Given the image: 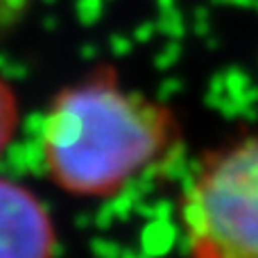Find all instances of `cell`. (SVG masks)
I'll return each mask as SVG.
<instances>
[{"instance_id": "6da1fadb", "label": "cell", "mask_w": 258, "mask_h": 258, "mask_svg": "<svg viewBox=\"0 0 258 258\" xmlns=\"http://www.w3.org/2000/svg\"><path fill=\"white\" fill-rule=\"evenodd\" d=\"M39 147L59 190L102 202L179 154L183 125L170 104L127 89L104 63L52 95Z\"/></svg>"}, {"instance_id": "7a4b0ae2", "label": "cell", "mask_w": 258, "mask_h": 258, "mask_svg": "<svg viewBox=\"0 0 258 258\" xmlns=\"http://www.w3.org/2000/svg\"><path fill=\"white\" fill-rule=\"evenodd\" d=\"M177 224L186 258H258V127L202 154Z\"/></svg>"}, {"instance_id": "3957f363", "label": "cell", "mask_w": 258, "mask_h": 258, "mask_svg": "<svg viewBox=\"0 0 258 258\" xmlns=\"http://www.w3.org/2000/svg\"><path fill=\"white\" fill-rule=\"evenodd\" d=\"M57 227L30 186L0 177V258H54Z\"/></svg>"}, {"instance_id": "277c9868", "label": "cell", "mask_w": 258, "mask_h": 258, "mask_svg": "<svg viewBox=\"0 0 258 258\" xmlns=\"http://www.w3.org/2000/svg\"><path fill=\"white\" fill-rule=\"evenodd\" d=\"M21 127V102L18 93L3 75H0V159L9 150Z\"/></svg>"}, {"instance_id": "5b68a950", "label": "cell", "mask_w": 258, "mask_h": 258, "mask_svg": "<svg viewBox=\"0 0 258 258\" xmlns=\"http://www.w3.org/2000/svg\"><path fill=\"white\" fill-rule=\"evenodd\" d=\"M34 0H0V39L14 32L27 16Z\"/></svg>"}]
</instances>
